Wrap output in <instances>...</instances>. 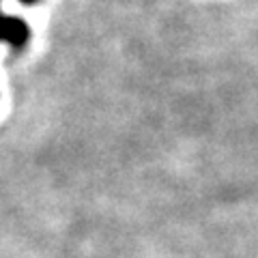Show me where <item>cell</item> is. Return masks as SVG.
Returning <instances> with one entry per match:
<instances>
[{"label": "cell", "instance_id": "obj_1", "mask_svg": "<svg viewBox=\"0 0 258 258\" xmlns=\"http://www.w3.org/2000/svg\"><path fill=\"white\" fill-rule=\"evenodd\" d=\"M22 5H37L39 0H20ZM0 7H3V0H0ZM30 41V26L28 22H24L18 15H9L3 13L0 9V43L11 45L13 50H24Z\"/></svg>", "mask_w": 258, "mask_h": 258}]
</instances>
